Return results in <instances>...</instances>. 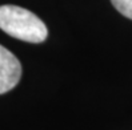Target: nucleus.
I'll return each instance as SVG.
<instances>
[{
    "mask_svg": "<svg viewBox=\"0 0 132 130\" xmlns=\"http://www.w3.org/2000/svg\"><path fill=\"white\" fill-rule=\"evenodd\" d=\"M0 29L15 39L40 44L48 36L47 25L31 11L18 5L0 7Z\"/></svg>",
    "mask_w": 132,
    "mask_h": 130,
    "instance_id": "nucleus-1",
    "label": "nucleus"
},
{
    "mask_svg": "<svg viewBox=\"0 0 132 130\" xmlns=\"http://www.w3.org/2000/svg\"><path fill=\"white\" fill-rule=\"evenodd\" d=\"M119 13L132 20V0H111Z\"/></svg>",
    "mask_w": 132,
    "mask_h": 130,
    "instance_id": "nucleus-3",
    "label": "nucleus"
},
{
    "mask_svg": "<svg viewBox=\"0 0 132 130\" xmlns=\"http://www.w3.org/2000/svg\"><path fill=\"white\" fill-rule=\"evenodd\" d=\"M21 78V64L7 48L0 45V94L10 92Z\"/></svg>",
    "mask_w": 132,
    "mask_h": 130,
    "instance_id": "nucleus-2",
    "label": "nucleus"
}]
</instances>
